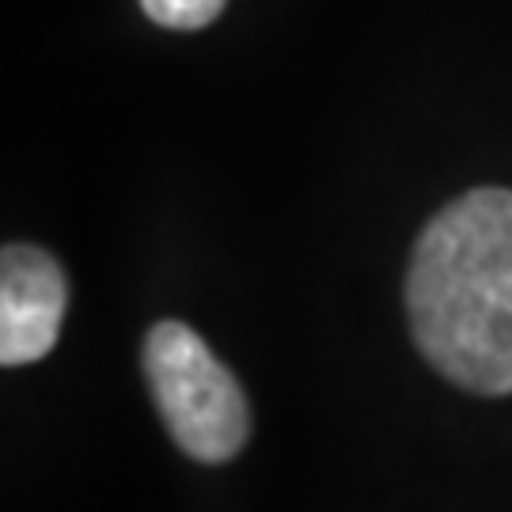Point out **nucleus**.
<instances>
[{"instance_id":"1","label":"nucleus","mask_w":512,"mask_h":512,"mask_svg":"<svg viewBox=\"0 0 512 512\" xmlns=\"http://www.w3.org/2000/svg\"><path fill=\"white\" fill-rule=\"evenodd\" d=\"M406 311L425 361L475 395L512 391V190H471L425 224Z\"/></svg>"},{"instance_id":"2","label":"nucleus","mask_w":512,"mask_h":512,"mask_svg":"<svg viewBox=\"0 0 512 512\" xmlns=\"http://www.w3.org/2000/svg\"><path fill=\"white\" fill-rule=\"evenodd\" d=\"M145 376L167 433L198 463H224L247 444L251 410L236 376L186 323L164 319L145 338Z\"/></svg>"},{"instance_id":"3","label":"nucleus","mask_w":512,"mask_h":512,"mask_svg":"<svg viewBox=\"0 0 512 512\" xmlns=\"http://www.w3.org/2000/svg\"><path fill=\"white\" fill-rule=\"evenodd\" d=\"M69 308V281L54 255L8 243L0 255V361L31 365L54 349Z\"/></svg>"},{"instance_id":"4","label":"nucleus","mask_w":512,"mask_h":512,"mask_svg":"<svg viewBox=\"0 0 512 512\" xmlns=\"http://www.w3.org/2000/svg\"><path fill=\"white\" fill-rule=\"evenodd\" d=\"M148 19H156L160 27H175V31H198L205 23L220 16V8L228 0H141Z\"/></svg>"}]
</instances>
